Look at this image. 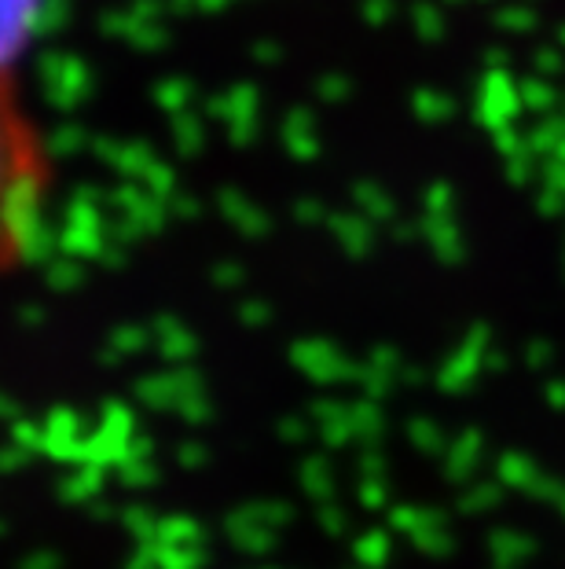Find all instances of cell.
Segmentation results:
<instances>
[{
	"label": "cell",
	"instance_id": "obj_1",
	"mask_svg": "<svg viewBox=\"0 0 565 569\" xmlns=\"http://www.w3.org/2000/svg\"><path fill=\"white\" fill-rule=\"evenodd\" d=\"M56 154L16 74L0 67V280L19 272L48 232L56 206Z\"/></svg>",
	"mask_w": 565,
	"mask_h": 569
}]
</instances>
